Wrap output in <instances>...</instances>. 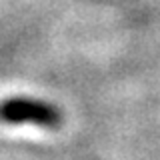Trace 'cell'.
<instances>
[{
  "label": "cell",
  "instance_id": "cell-1",
  "mask_svg": "<svg viewBox=\"0 0 160 160\" xmlns=\"http://www.w3.org/2000/svg\"><path fill=\"white\" fill-rule=\"evenodd\" d=\"M0 120L4 124H36L56 130L62 124L60 110L50 102L28 96H10L0 102Z\"/></svg>",
  "mask_w": 160,
  "mask_h": 160
}]
</instances>
